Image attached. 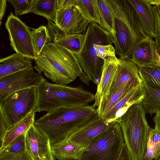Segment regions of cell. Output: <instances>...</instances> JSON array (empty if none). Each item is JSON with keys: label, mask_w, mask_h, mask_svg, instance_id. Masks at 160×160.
Masks as SVG:
<instances>
[{"label": "cell", "mask_w": 160, "mask_h": 160, "mask_svg": "<svg viewBox=\"0 0 160 160\" xmlns=\"http://www.w3.org/2000/svg\"><path fill=\"white\" fill-rule=\"evenodd\" d=\"M94 103L79 107H61L37 120L34 125L49 139L51 144L67 139L98 114Z\"/></svg>", "instance_id": "1"}, {"label": "cell", "mask_w": 160, "mask_h": 160, "mask_svg": "<svg viewBox=\"0 0 160 160\" xmlns=\"http://www.w3.org/2000/svg\"><path fill=\"white\" fill-rule=\"evenodd\" d=\"M106 1L113 18L117 54L120 59L131 60L136 45L146 36L128 0Z\"/></svg>", "instance_id": "2"}, {"label": "cell", "mask_w": 160, "mask_h": 160, "mask_svg": "<svg viewBox=\"0 0 160 160\" xmlns=\"http://www.w3.org/2000/svg\"><path fill=\"white\" fill-rule=\"evenodd\" d=\"M35 69L55 83L67 85L84 75L76 56L52 42L47 44L34 59Z\"/></svg>", "instance_id": "3"}, {"label": "cell", "mask_w": 160, "mask_h": 160, "mask_svg": "<svg viewBox=\"0 0 160 160\" xmlns=\"http://www.w3.org/2000/svg\"><path fill=\"white\" fill-rule=\"evenodd\" d=\"M36 87V112H48L61 107L83 106L94 100V95L81 86L72 87L52 83L44 77Z\"/></svg>", "instance_id": "4"}, {"label": "cell", "mask_w": 160, "mask_h": 160, "mask_svg": "<svg viewBox=\"0 0 160 160\" xmlns=\"http://www.w3.org/2000/svg\"><path fill=\"white\" fill-rule=\"evenodd\" d=\"M115 121L120 126L124 144L131 160H146L148 137L150 128L141 102L131 105Z\"/></svg>", "instance_id": "5"}, {"label": "cell", "mask_w": 160, "mask_h": 160, "mask_svg": "<svg viewBox=\"0 0 160 160\" xmlns=\"http://www.w3.org/2000/svg\"><path fill=\"white\" fill-rule=\"evenodd\" d=\"M85 35L80 53L76 55L84 75L83 82L88 85L90 81L98 85L101 77L104 60L96 55L95 44L112 45V35L98 24L90 22Z\"/></svg>", "instance_id": "6"}, {"label": "cell", "mask_w": 160, "mask_h": 160, "mask_svg": "<svg viewBox=\"0 0 160 160\" xmlns=\"http://www.w3.org/2000/svg\"><path fill=\"white\" fill-rule=\"evenodd\" d=\"M124 143L119 124L113 122L86 147L80 158L81 160H118Z\"/></svg>", "instance_id": "7"}, {"label": "cell", "mask_w": 160, "mask_h": 160, "mask_svg": "<svg viewBox=\"0 0 160 160\" xmlns=\"http://www.w3.org/2000/svg\"><path fill=\"white\" fill-rule=\"evenodd\" d=\"M37 100L36 87L18 91L8 96L0 104V108L8 128L36 110Z\"/></svg>", "instance_id": "8"}, {"label": "cell", "mask_w": 160, "mask_h": 160, "mask_svg": "<svg viewBox=\"0 0 160 160\" xmlns=\"http://www.w3.org/2000/svg\"><path fill=\"white\" fill-rule=\"evenodd\" d=\"M5 26L13 50L25 57L35 59L36 56L29 28L11 12L8 17Z\"/></svg>", "instance_id": "9"}, {"label": "cell", "mask_w": 160, "mask_h": 160, "mask_svg": "<svg viewBox=\"0 0 160 160\" xmlns=\"http://www.w3.org/2000/svg\"><path fill=\"white\" fill-rule=\"evenodd\" d=\"M43 78L32 66L0 78V104L16 92L36 87Z\"/></svg>", "instance_id": "10"}, {"label": "cell", "mask_w": 160, "mask_h": 160, "mask_svg": "<svg viewBox=\"0 0 160 160\" xmlns=\"http://www.w3.org/2000/svg\"><path fill=\"white\" fill-rule=\"evenodd\" d=\"M89 23L75 6L58 10L55 24L65 34L71 35L84 32Z\"/></svg>", "instance_id": "11"}, {"label": "cell", "mask_w": 160, "mask_h": 160, "mask_svg": "<svg viewBox=\"0 0 160 160\" xmlns=\"http://www.w3.org/2000/svg\"><path fill=\"white\" fill-rule=\"evenodd\" d=\"M26 150L33 160L53 158L48 138L34 125L25 133Z\"/></svg>", "instance_id": "12"}, {"label": "cell", "mask_w": 160, "mask_h": 160, "mask_svg": "<svg viewBox=\"0 0 160 160\" xmlns=\"http://www.w3.org/2000/svg\"><path fill=\"white\" fill-rule=\"evenodd\" d=\"M119 61L107 98L121 87L134 88L141 84L142 82L139 74V68L134 62L131 60L120 59H119Z\"/></svg>", "instance_id": "13"}, {"label": "cell", "mask_w": 160, "mask_h": 160, "mask_svg": "<svg viewBox=\"0 0 160 160\" xmlns=\"http://www.w3.org/2000/svg\"><path fill=\"white\" fill-rule=\"evenodd\" d=\"M110 125L98 114L90 121L72 134L67 140L84 147L106 130Z\"/></svg>", "instance_id": "14"}, {"label": "cell", "mask_w": 160, "mask_h": 160, "mask_svg": "<svg viewBox=\"0 0 160 160\" xmlns=\"http://www.w3.org/2000/svg\"><path fill=\"white\" fill-rule=\"evenodd\" d=\"M104 60L101 77L94 95V103L97 107L108 97L119 62L116 56L107 58Z\"/></svg>", "instance_id": "15"}, {"label": "cell", "mask_w": 160, "mask_h": 160, "mask_svg": "<svg viewBox=\"0 0 160 160\" xmlns=\"http://www.w3.org/2000/svg\"><path fill=\"white\" fill-rule=\"evenodd\" d=\"M47 28L52 42L63 47L76 56L80 53L85 40L83 34H66L50 20H48Z\"/></svg>", "instance_id": "16"}, {"label": "cell", "mask_w": 160, "mask_h": 160, "mask_svg": "<svg viewBox=\"0 0 160 160\" xmlns=\"http://www.w3.org/2000/svg\"><path fill=\"white\" fill-rule=\"evenodd\" d=\"M144 95L141 84L128 92L109 111L102 115L101 117L102 120L107 124L115 121L131 105L142 102Z\"/></svg>", "instance_id": "17"}, {"label": "cell", "mask_w": 160, "mask_h": 160, "mask_svg": "<svg viewBox=\"0 0 160 160\" xmlns=\"http://www.w3.org/2000/svg\"><path fill=\"white\" fill-rule=\"evenodd\" d=\"M134 8L146 37L156 36L155 21L152 6L147 0H128Z\"/></svg>", "instance_id": "18"}, {"label": "cell", "mask_w": 160, "mask_h": 160, "mask_svg": "<svg viewBox=\"0 0 160 160\" xmlns=\"http://www.w3.org/2000/svg\"><path fill=\"white\" fill-rule=\"evenodd\" d=\"M156 45L153 38L146 37L136 46L131 59L138 68L155 65L154 55Z\"/></svg>", "instance_id": "19"}, {"label": "cell", "mask_w": 160, "mask_h": 160, "mask_svg": "<svg viewBox=\"0 0 160 160\" xmlns=\"http://www.w3.org/2000/svg\"><path fill=\"white\" fill-rule=\"evenodd\" d=\"M86 147L66 139L51 145V151L55 158L62 160L79 158Z\"/></svg>", "instance_id": "20"}, {"label": "cell", "mask_w": 160, "mask_h": 160, "mask_svg": "<svg viewBox=\"0 0 160 160\" xmlns=\"http://www.w3.org/2000/svg\"><path fill=\"white\" fill-rule=\"evenodd\" d=\"M32 66L30 59L16 53L0 60V78Z\"/></svg>", "instance_id": "21"}, {"label": "cell", "mask_w": 160, "mask_h": 160, "mask_svg": "<svg viewBox=\"0 0 160 160\" xmlns=\"http://www.w3.org/2000/svg\"><path fill=\"white\" fill-rule=\"evenodd\" d=\"M36 112V110L32 111L23 119L10 127L0 141V151L4 149L18 137L26 133L34 124Z\"/></svg>", "instance_id": "22"}, {"label": "cell", "mask_w": 160, "mask_h": 160, "mask_svg": "<svg viewBox=\"0 0 160 160\" xmlns=\"http://www.w3.org/2000/svg\"><path fill=\"white\" fill-rule=\"evenodd\" d=\"M144 97L141 103L145 113L151 116L160 110V91L153 89L142 82Z\"/></svg>", "instance_id": "23"}, {"label": "cell", "mask_w": 160, "mask_h": 160, "mask_svg": "<svg viewBox=\"0 0 160 160\" xmlns=\"http://www.w3.org/2000/svg\"><path fill=\"white\" fill-rule=\"evenodd\" d=\"M74 6L89 23H96L102 27L96 0H76Z\"/></svg>", "instance_id": "24"}, {"label": "cell", "mask_w": 160, "mask_h": 160, "mask_svg": "<svg viewBox=\"0 0 160 160\" xmlns=\"http://www.w3.org/2000/svg\"><path fill=\"white\" fill-rule=\"evenodd\" d=\"M142 82L149 88L160 91V66L155 65L139 68Z\"/></svg>", "instance_id": "25"}, {"label": "cell", "mask_w": 160, "mask_h": 160, "mask_svg": "<svg viewBox=\"0 0 160 160\" xmlns=\"http://www.w3.org/2000/svg\"><path fill=\"white\" fill-rule=\"evenodd\" d=\"M57 11V0H35L31 12L43 17L55 23Z\"/></svg>", "instance_id": "26"}, {"label": "cell", "mask_w": 160, "mask_h": 160, "mask_svg": "<svg viewBox=\"0 0 160 160\" xmlns=\"http://www.w3.org/2000/svg\"><path fill=\"white\" fill-rule=\"evenodd\" d=\"M32 42L36 56H38L44 47L52 42L48 28L43 26L31 30Z\"/></svg>", "instance_id": "27"}, {"label": "cell", "mask_w": 160, "mask_h": 160, "mask_svg": "<svg viewBox=\"0 0 160 160\" xmlns=\"http://www.w3.org/2000/svg\"><path fill=\"white\" fill-rule=\"evenodd\" d=\"M160 159V133L155 128H150L147 143L146 160H158Z\"/></svg>", "instance_id": "28"}, {"label": "cell", "mask_w": 160, "mask_h": 160, "mask_svg": "<svg viewBox=\"0 0 160 160\" xmlns=\"http://www.w3.org/2000/svg\"><path fill=\"white\" fill-rule=\"evenodd\" d=\"M134 88L121 87L112 94L97 108L98 114L101 117L109 111L128 92Z\"/></svg>", "instance_id": "29"}, {"label": "cell", "mask_w": 160, "mask_h": 160, "mask_svg": "<svg viewBox=\"0 0 160 160\" xmlns=\"http://www.w3.org/2000/svg\"><path fill=\"white\" fill-rule=\"evenodd\" d=\"M98 11L101 19L102 28L113 36L115 34L112 13L106 0H96Z\"/></svg>", "instance_id": "30"}, {"label": "cell", "mask_w": 160, "mask_h": 160, "mask_svg": "<svg viewBox=\"0 0 160 160\" xmlns=\"http://www.w3.org/2000/svg\"><path fill=\"white\" fill-rule=\"evenodd\" d=\"M26 150L25 133L22 134L13 140L6 147L0 152H5L18 154Z\"/></svg>", "instance_id": "31"}, {"label": "cell", "mask_w": 160, "mask_h": 160, "mask_svg": "<svg viewBox=\"0 0 160 160\" xmlns=\"http://www.w3.org/2000/svg\"><path fill=\"white\" fill-rule=\"evenodd\" d=\"M35 0H8L15 9V16L31 13Z\"/></svg>", "instance_id": "32"}, {"label": "cell", "mask_w": 160, "mask_h": 160, "mask_svg": "<svg viewBox=\"0 0 160 160\" xmlns=\"http://www.w3.org/2000/svg\"><path fill=\"white\" fill-rule=\"evenodd\" d=\"M94 48L96 55L99 58L104 59L110 57H115V50L112 45L95 44Z\"/></svg>", "instance_id": "33"}, {"label": "cell", "mask_w": 160, "mask_h": 160, "mask_svg": "<svg viewBox=\"0 0 160 160\" xmlns=\"http://www.w3.org/2000/svg\"><path fill=\"white\" fill-rule=\"evenodd\" d=\"M152 9L155 21V41L158 53L160 55V6H153Z\"/></svg>", "instance_id": "34"}, {"label": "cell", "mask_w": 160, "mask_h": 160, "mask_svg": "<svg viewBox=\"0 0 160 160\" xmlns=\"http://www.w3.org/2000/svg\"><path fill=\"white\" fill-rule=\"evenodd\" d=\"M0 160H33L27 151L18 154L0 152Z\"/></svg>", "instance_id": "35"}, {"label": "cell", "mask_w": 160, "mask_h": 160, "mask_svg": "<svg viewBox=\"0 0 160 160\" xmlns=\"http://www.w3.org/2000/svg\"><path fill=\"white\" fill-rule=\"evenodd\" d=\"M2 110L0 108V139L1 141L5 134L9 130Z\"/></svg>", "instance_id": "36"}, {"label": "cell", "mask_w": 160, "mask_h": 160, "mask_svg": "<svg viewBox=\"0 0 160 160\" xmlns=\"http://www.w3.org/2000/svg\"><path fill=\"white\" fill-rule=\"evenodd\" d=\"M76 0H57V10L67 7L74 6Z\"/></svg>", "instance_id": "37"}, {"label": "cell", "mask_w": 160, "mask_h": 160, "mask_svg": "<svg viewBox=\"0 0 160 160\" xmlns=\"http://www.w3.org/2000/svg\"><path fill=\"white\" fill-rule=\"evenodd\" d=\"M118 160H131L124 143L122 147Z\"/></svg>", "instance_id": "38"}, {"label": "cell", "mask_w": 160, "mask_h": 160, "mask_svg": "<svg viewBox=\"0 0 160 160\" xmlns=\"http://www.w3.org/2000/svg\"><path fill=\"white\" fill-rule=\"evenodd\" d=\"M155 114L153 119L155 123V128L160 133V110H158Z\"/></svg>", "instance_id": "39"}, {"label": "cell", "mask_w": 160, "mask_h": 160, "mask_svg": "<svg viewBox=\"0 0 160 160\" xmlns=\"http://www.w3.org/2000/svg\"><path fill=\"white\" fill-rule=\"evenodd\" d=\"M6 0H0V25L1 24V20L5 14L6 8Z\"/></svg>", "instance_id": "40"}, {"label": "cell", "mask_w": 160, "mask_h": 160, "mask_svg": "<svg viewBox=\"0 0 160 160\" xmlns=\"http://www.w3.org/2000/svg\"><path fill=\"white\" fill-rule=\"evenodd\" d=\"M154 62L155 65L160 66V55L158 53L156 45L155 47Z\"/></svg>", "instance_id": "41"}, {"label": "cell", "mask_w": 160, "mask_h": 160, "mask_svg": "<svg viewBox=\"0 0 160 160\" xmlns=\"http://www.w3.org/2000/svg\"><path fill=\"white\" fill-rule=\"evenodd\" d=\"M151 5L153 6H160V0H147Z\"/></svg>", "instance_id": "42"}, {"label": "cell", "mask_w": 160, "mask_h": 160, "mask_svg": "<svg viewBox=\"0 0 160 160\" xmlns=\"http://www.w3.org/2000/svg\"><path fill=\"white\" fill-rule=\"evenodd\" d=\"M62 160H81L80 158H70V159H66Z\"/></svg>", "instance_id": "43"}, {"label": "cell", "mask_w": 160, "mask_h": 160, "mask_svg": "<svg viewBox=\"0 0 160 160\" xmlns=\"http://www.w3.org/2000/svg\"><path fill=\"white\" fill-rule=\"evenodd\" d=\"M45 160H55V158H48Z\"/></svg>", "instance_id": "44"}, {"label": "cell", "mask_w": 160, "mask_h": 160, "mask_svg": "<svg viewBox=\"0 0 160 160\" xmlns=\"http://www.w3.org/2000/svg\"><path fill=\"white\" fill-rule=\"evenodd\" d=\"M158 160H160V159H158Z\"/></svg>", "instance_id": "45"}]
</instances>
